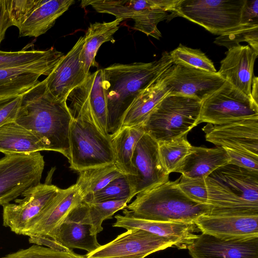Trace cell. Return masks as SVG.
I'll list each match as a JSON object with an SVG mask.
<instances>
[{"label": "cell", "instance_id": "6da1fadb", "mask_svg": "<svg viewBox=\"0 0 258 258\" xmlns=\"http://www.w3.org/2000/svg\"><path fill=\"white\" fill-rule=\"evenodd\" d=\"M73 118L66 103L48 91L44 80L22 95L16 122L35 135L46 151L70 157L69 134Z\"/></svg>", "mask_w": 258, "mask_h": 258}, {"label": "cell", "instance_id": "1f68e13d", "mask_svg": "<svg viewBox=\"0 0 258 258\" xmlns=\"http://www.w3.org/2000/svg\"><path fill=\"white\" fill-rule=\"evenodd\" d=\"M186 135L158 143L161 163L168 174L174 172L190 150Z\"/></svg>", "mask_w": 258, "mask_h": 258}, {"label": "cell", "instance_id": "9c48e42d", "mask_svg": "<svg viewBox=\"0 0 258 258\" xmlns=\"http://www.w3.org/2000/svg\"><path fill=\"white\" fill-rule=\"evenodd\" d=\"M45 161L40 152L5 155L0 159V205L40 183Z\"/></svg>", "mask_w": 258, "mask_h": 258}, {"label": "cell", "instance_id": "484cf974", "mask_svg": "<svg viewBox=\"0 0 258 258\" xmlns=\"http://www.w3.org/2000/svg\"><path fill=\"white\" fill-rule=\"evenodd\" d=\"M130 202L127 199L90 204L82 202L70 212L68 216L89 225L92 233L97 235L103 230V222L111 219L116 212L126 208Z\"/></svg>", "mask_w": 258, "mask_h": 258}, {"label": "cell", "instance_id": "4dcf8cb0", "mask_svg": "<svg viewBox=\"0 0 258 258\" xmlns=\"http://www.w3.org/2000/svg\"><path fill=\"white\" fill-rule=\"evenodd\" d=\"M79 173L75 184L83 200L100 191L115 179L124 175L114 163L87 168Z\"/></svg>", "mask_w": 258, "mask_h": 258}, {"label": "cell", "instance_id": "d4e9b609", "mask_svg": "<svg viewBox=\"0 0 258 258\" xmlns=\"http://www.w3.org/2000/svg\"><path fill=\"white\" fill-rule=\"evenodd\" d=\"M169 94L162 74L134 100L123 115L121 127L142 125L153 109Z\"/></svg>", "mask_w": 258, "mask_h": 258}, {"label": "cell", "instance_id": "d6986e66", "mask_svg": "<svg viewBox=\"0 0 258 258\" xmlns=\"http://www.w3.org/2000/svg\"><path fill=\"white\" fill-rule=\"evenodd\" d=\"M84 41V36H81L44 79L48 91L59 101H66L71 91L89 75L85 72L81 57Z\"/></svg>", "mask_w": 258, "mask_h": 258}, {"label": "cell", "instance_id": "52a82bcc", "mask_svg": "<svg viewBox=\"0 0 258 258\" xmlns=\"http://www.w3.org/2000/svg\"><path fill=\"white\" fill-rule=\"evenodd\" d=\"M245 0H180L171 12L215 35H221L239 27Z\"/></svg>", "mask_w": 258, "mask_h": 258}, {"label": "cell", "instance_id": "9a60e30c", "mask_svg": "<svg viewBox=\"0 0 258 258\" xmlns=\"http://www.w3.org/2000/svg\"><path fill=\"white\" fill-rule=\"evenodd\" d=\"M132 163L136 175L126 176L135 196L169 180V174L164 169L160 160L158 144L146 133L136 145Z\"/></svg>", "mask_w": 258, "mask_h": 258}, {"label": "cell", "instance_id": "f546056e", "mask_svg": "<svg viewBox=\"0 0 258 258\" xmlns=\"http://www.w3.org/2000/svg\"><path fill=\"white\" fill-rule=\"evenodd\" d=\"M55 241L67 249L78 248L86 250L87 253L93 251L101 245L97 235L92 233L89 225L68 216L61 225Z\"/></svg>", "mask_w": 258, "mask_h": 258}, {"label": "cell", "instance_id": "603a6c76", "mask_svg": "<svg viewBox=\"0 0 258 258\" xmlns=\"http://www.w3.org/2000/svg\"><path fill=\"white\" fill-rule=\"evenodd\" d=\"M202 233L231 238L258 236V215L211 216L204 215L195 221Z\"/></svg>", "mask_w": 258, "mask_h": 258}, {"label": "cell", "instance_id": "8d00e7d4", "mask_svg": "<svg viewBox=\"0 0 258 258\" xmlns=\"http://www.w3.org/2000/svg\"><path fill=\"white\" fill-rule=\"evenodd\" d=\"M0 258H85L84 255L72 250L63 251L33 244L27 248L20 249Z\"/></svg>", "mask_w": 258, "mask_h": 258}, {"label": "cell", "instance_id": "ba28073f", "mask_svg": "<svg viewBox=\"0 0 258 258\" xmlns=\"http://www.w3.org/2000/svg\"><path fill=\"white\" fill-rule=\"evenodd\" d=\"M74 0H5L12 24L19 36L37 37L49 30L75 3Z\"/></svg>", "mask_w": 258, "mask_h": 258}, {"label": "cell", "instance_id": "4316f807", "mask_svg": "<svg viewBox=\"0 0 258 258\" xmlns=\"http://www.w3.org/2000/svg\"><path fill=\"white\" fill-rule=\"evenodd\" d=\"M44 150L46 148L42 142L16 121L0 127V152L5 155L29 154Z\"/></svg>", "mask_w": 258, "mask_h": 258}, {"label": "cell", "instance_id": "e0dca14e", "mask_svg": "<svg viewBox=\"0 0 258 258\" xmlns=\"http://www.w3.org/2000/svg\"><path fill=\"white\" fill-rule=\"evenodd\" d=\"M202 130L206 140L216 147L258 156V118L220 125L207 123Z\"/></svg>", "mask_w": 258, "mask_h": 258}, {"label": "cell", "instance_id": "8fae6325", "mask_svg": "<svg viewBox=\"0 0 258 258\" xmlns=\"http://www.w3.org/2000/svg\"><path fill=\"white\" fill-rule=\"evenodd\" d=\"M83 201L75 184L65 189L60 188L24 235L29 237L31 243L56 250H69L58 244L55 239L70 212Z\"/></svg>", "mask_w": 258, "mask_h": 258}, {"label": "cell", "instance_id": "5bb4252c", "mask_svg": "<svg viewBox=\"0 0 258 258\" xmlns=\"http://www.w3.org/2000/svg\"><path fill=\"white\" fill-rule=\"evenodd\" d=\"M174 246L170 239L142 229H132L84 255L85 258H145Z\"/></svg>", "mask_w": 258, "mask_h": 258}, {"label": "cell", "instance_id": "d590c367", "mask_svg": "<svg viewBox=\"0 0 258 258\" xmlns=\"http://www.w3.org/2000/svg\"><path fill=\"white\" fill-rule=\"evenodd\" d=\"M241 42H247L258 54V24H241L237 28L217 37L214 43L229 49Z\"/></svg>", "mask_w": 258, "mask_h": 258}, {"label": "cell", "instance_id": "ffe728a7", "mask_svg": "<svg viewBox=\"0 0 258 258\" xmlns=\"http://www.w3.org/2000/svg\"><path fill=\"white\" fill-rule=\"evenodd\" d=\"M64 55L61 52L25 67L0 69V101L21 96L39 82L41 76H48Z\"/></svg>", "mask_w": 258, "mask_h": 258}, {"label": "cell", "instance_id": "3957f363", "mask_svg": "<svg viewBox=\"0 0 258 258\" xmlns=\"http://www.w3.org/2000/svg\"><path fill=\"white\" fill-rule=\"evenodd\" d=\"M211 216L258 215V171L231 164L206 178Z\"/></svg>", "mask_w": 258, "mask_h": 258}, {"label": "cell", "instance_id": "7bdbcfd3", "mask_svg": "<svg viewBox=\"0 0 258 258\" xmlns=\"http://www.w3.org/2000/svg\"><path fill=\"white\" fill-rule=\"evenodd\" d=\"M251 96L253 101L258 105V78L253 77L252 80Z\"/></svg>", "mask_w": 258, "mask_h": 258}, {"label": "cell", "instance_id": "30bf717a", "mask_svg": "<svg viewBox=\"0 0 258 258\" xmlns=\"http://www.w3.org/2000/svg\"><path fill=\"white\" fill-rule=\"evenodd\" d=\"M252 118H258V105L227 81L202 101L200 122L220 125Z\"/></svg>", "mask_w": 258, "mask_h": 258}, {"label": "cell", "instance_id": "277c9868", "mask_svg": "<svg viewBox=\"0 0 258 258\" xmlns=\"http://www.w3.org/2000/svg\"><path fill=\"white\" fill-rule=\"evenodd\" d=\"M179 180H168L138 194L123 213L146 220L183 223H194L201 216L209 215L211 206L188 198L180 189Z\"/></svg>", "mask_w": 258, "mask_h": 258}, {"label": "cell", "instance_id": "ab89813d", "mask_svg": "<svg viewBox=\"0 0 258 258\" xmlns=\"http://www.w3.org/2000/svg\"><path fill=\"white\" fill-rule=\"evenodd\" d=\"M224 149L229 156V164L245 169L258 171L257 156L228 148Z\"/></svg>", "mask_w": 258, "mask_h": 258}, {"label": "cell", "instance_id": "7a4b0ae2", "mask_svg": "<svg viewBox=\"0 0 258 258\" xmlns=\"http://www.w3.org/2000/svg\"><path fill=\"white\" fill-rule=\"evenodd\" d=\"M173 64L169 52L150 62L114 63L103 71L107 101V128L110 135L119 130L123 115L143 90L157 80Z\"/></svg>", "mask_w": 258, "mask_h": 258}, {"label": "cell", "instance_id": "7402d4cb", "mask_svg": "<svg viewBox=\"0 0 258 258\" xmlns=\"http://www.w3.org/2000/svg\"><path fill=\"white\" fill-rule=\"evenodd\" d=\"M225 54L217 72L226 81L251 98L253 67L258 54L249 45L240 44L228 49Z\"/></svg>", "mask_w": 258, "mask_h": 258}, {"label": "cell", "instance_id": "ac0fdd59", "mask_svg": "<svg viewBox=\"0 0 258 258\" xmlns=\"http://www.w3.org/2000/svg\"><path fill=\"white\" fill-rule=\"evenodd\" d=\"M187 249L192 258H258V236L223 238L202 233Z\"/></svg>", "mask_w": 258, "mask_h": 258}, {"label": "cell", "instance_id": "d6a6232c", "mask_svg": "<svg viewBox=\"0 0 258 258\" xmlns=\"http://www.w3.org/2000/svg\"><path fill=\"white\" fill-rule=\"evenodd\" d=\"M54 47L43 50L3 51L0 50V69L25 67L59 54Z\"/></svg>", "mask_w": 258, "mask_h": 258}, {"label": "cell", "instance_id": "7c38bea8", "mask_svg": "<svg viewBox=\"0 0 258 258\" xmlns=\"http://www.w3.org/2000/svg\"><path fill=\"white\" fill-rule=\"evenodd\" d=\"M66 103L73 116L89 121L104 136H110L102 69L89 73L85 81L69 94Z\"/></svg>", "mask_w": 258, "mask_h": 258}, {"label": "cell", "instance_id": "f35d334b", "mask_svg": "<svg viewBox=\"0 0 258 258\" xmlns=\"http://www.w3.org/2000/svg\"><path fill=\"white\" fill-rule=\"evenodd\" d=\"M21 100L22 95L0 101V127L16 121Z\"/></svg>", "mask_w": 258, "mask_h": 258}, {"label": "cell", "instance_id": "836d02e7", "mask_svg": "<svg viewBox=\"0 0 258 258\" xmlns=\"http://www.w3.org/2000/svg\"><path fill=\"white\" fill-rule=\"evenodd\" d=\"M135 197L132 187L126 175L115 179L103 189L84 199L88 204L110 200L127 199L130 201Z\"/></svg>", "mask_w": 258, "mask_h": 258}, {"label": "cell", "instance_id": "b9f144b4", "mask_svg": "<svg viewBox=\"0 0 258 258\" xmlns=\"http://www.w3.org/2000/svg\"><path fill=\"white\" fill-rule=\"evenodd\" d=\"M12 26L5 0H0V44L5 37L7 30Z\"/></svg>", "mask_w": 258, "mask_h": 258}, {"label": "cell", "instance_id": "2e32d148", "mask_svg": "<svg viewBox=\"0 0 258 258\" xmlns=\"http://www.w3.org/2000/svg\"><path fill=\"white\" fill-rule=\"evenodd\" d=\"M163 78L170 94L190 96L201 102L225 82L217 72L174 64L163 74Z\"/></svg>", "mask_w": 258, "mask_h": 258}, {"label": "cell", "instance_id": "44dd1931", "mask_svg": "<svg viewBox=\"0 0 258 258\" xmlns=\"http://www.w3.org/2000/svg\"><path fill=\"white\" fill-rule=\"evenodd\" d=\"M116 221L112 227L126 230L139 229L171 240L174 247L178 249H187L197 238L198 228L194 223L159 221L137 218L124 214L115 216Z\"/></svg>", "mask_w": 258, "mask_h": 258}, {"label": "cell", "instance_id": "8992f818", "mask_svg": "<svg viewBox=\"0 0 258 258\" xmlns=\"http://www.w3.org/2000/svg\"><path fill=\"white\" fill-rule=\"evenodd\" d=\"M70 168L77 172L114 163L111 135L104 136L94 124L73 116L69 134Z\"/></svg>", "mask_w": 258, "mask_h": 258}, {"label": "cell", "instance_id": "83f0119b", "mask_svg": "<svg viewBox=\"0 0 258 258\" xmlns=\"http://www.w3.org/2000/svg\"><path fill=\"white\" fill-rule=\"evenodd\" d=\"M144 133L141 125L122 126L115 133L110 135L114 164L124 175H136L132 158L136 145Z\"/></svg>", "mask_w": 258, "mask_h": 258}, {"label": "cell", "instance_id": "e575fe53", "mask_svg": "<svg viewBox=\"0 0 258 258\" xmlns=\"http://www.w3.org/2000/svg\"><path fill=\"white\" fill-rule=\"evenodd\" d=\"M169 54L174 64H179L210 73L217 72L212 60L200 49L191 48L180 44Z\"/></svg>", "mask_w": 258, "mask_h": 258}, {"label": "cell", "instance_id": "cb8c5ba5", "mask_svg": "<svg viewBox=\"0 0 258 258\" xmlns=\"http://www.w3.org/2000/svg\"><path fill=\"white\" fill-rule=\"evenodd\" d=\"M229 163V156L222 147L191 146L174 172L188 178H206L214 171Z\"/></svg>", "mask_w": 258, "mask_h": 258}, {"label": "cell", "instance_id": "4fadbf2b", "mask_svg": "<svg viewBox=\"0 0 258 258\" xmlns=\"http://www.w3.org/2000/svg\"><path fill=\"white\" fill-rule=\"evenodd\" d=\"M59 189L48 183L27 189L21 195L22 199L3 206V225L17 234L24 235Z\"/></svg>", "mask_w": 258, "mask_h": 258}, {"label": "cell", "instance_id": "5b68a950", "mask_svg": "<svg viewBox=\"0 0 258 258\" xmlns=\"http://www.w3.org/2000/svg\"><path fill=\"white\" fill-rule=\"evenodd\" d=\"M201 104L194 97L169 94L142 125L144 132L158 143L187 135L200 123Z\"/></svg>", "mask_w": 258, "mask_h": 258}, {"label": "cell", "instance_id": "f1b7e54d", "mask_svg": "<svg viewBox=\"0 0 258 258\" xmlns=\"http://www.w3.org/2000/svg\"><path fill=\"white\" fill-rule=\"evenodd\" d=\"M121 19H115L109 22H95L90 24L84 36L82 51V60L85 72L89 74L91 67H97L95 56L100 46L106 42L114 43V34L119 29Z\"/></svg>", "mask_w": 258, "mask_h": 258}, {"label": "cell", "instance_id": "74e56055", "mask_svg": "<svg viewBox=\"0 0 258 258\" xmlns=\"http://www.w3.org/2000/svg\"><path fill=\"white\" fill-rule=\"evenodd\" d=\"M178 185L191 200L201 204L209 205L206 178H192L181 175Z\"/></svg>", "mask_w": 258, "mask_h": 258}, {"label": "cell", "instance_id": "60d3db41", "mask_svg": "<svg viewBox=\"0 0 258 258\" xmlns=\"http://www.w3.org/2000/svg\"><path fill=\"white\" fill-rule=\"evenodd\" d=\"M258 24V0H245L241 15V24Z\"/></svg>", "mask_w": 258, "mask_h": 258}]
</instances>
